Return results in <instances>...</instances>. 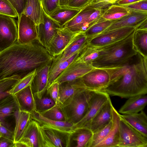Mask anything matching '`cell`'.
I'll use <instances>...</instances> for the list:
<instances>
[{"label": "cell", "mask_w": 147, "mask_h": 147, "mask_svg": "<svg viewBox=\"0 0 147 147\" xmlns=\"http://www.w3.org/2000/svg\"><path fill=\"white\" fill-rule=\"evenodd\" d=\"M53 58L37 40L25 44L17 41L0 52V80H20L34 70L51 63Z\"/></svg>", "instance_id": "6da1fadb"}, {"label": "cell", "mask_w": 147, "mask_h": 147, "mask_svg": "<svg viewBox=\"0 0 147 147\" xmlns=\"http://www.w3.org/2000/svg\"><path fill=\"white\" fill-rule=\"evenodd\" d=\"M104 69L110 81L101 91L125 98L147 94V58L138 53L117 66Z\"/></svg>", "instance_id": "7a4b0ae2"}, {"label": "cell", "mask_w": 147, "mask_h": 147, "mask_svg": "<svg viewBox=\"0 0 147 147\" xmlns=\"http://www.w3.org/2000/svg\"><path fill=\"white\" fill-rule=\"evenodd\" d=\"M134 31L120 41L100 48L99 56L91 63L92 67L101 69L114 67L136 55L138 52L133 43Z\"/></svg>", "instance_id": "3957f363"}, {"label": "cell", "mask_w": 147, "mask_h": 147, "mask_svg": "<svg viewBox=\"0 0 147 147\" xmlns=\"http://www.w3.org/2000/svg\"><path fill=\"white\" fill-rule=\"evenodd\" d=\"M95 91L86 90L82 92L59 107L65 121L73 125L80 121L86 115L91 98Z\"/></svg>", "instance_id": "277c9868"}, {"label": "cell", "mask_w": 147, "mask_h": 147, "mask_svg": "<svg viewBox=\"0 0 147 147\" xmlns=\"http://www.w3.org/2000/svg\"><path fill=\"white\" fill-rule=\"evenodd\" d=\"M37 126L38 147H69L71 133Z\"/></svg>", "instance_id": "5b68a950"}, {"label": "cell", "mask_w": 147, "mask_h": 147, "mask_svg": "<svg viewBox=\"0 0 147 147\" xmlns=\"http://www.w3.org/2000/svg\"><path fill=\"white\" fill-rule=\"evenodd\" d=\"M118 147H147V137L125 121L120 115Z\"/></svg>", "instance_id": "8992f818"}, {"label": "cell", "mask_w": 147, "mask_h": 147, "mask_svg": "<svg viewBox=\"0 0 147 147\" xmlns=\"http://www.w3.org/2000/svg\"><path fill=\"white\" fill-rule=\"evenodd\" d=\"M80 32H73L66 27L60 26L57 28L46 49L54 57L61 54Z\"/></svg>", "instance_id": "52a82bcc"}, {"label": "cell", "mask_w": 147, "mask_h": 147, "mask_svg": "<svg viewBox=\"0 0 147 147\" xmlns=\"http://www.w3.org/2000/svg\"><path fill=\"white\" fill-rule=\"evenodd\" d=\"M110 98L109 95L106 92L102 91H95L91 98L86 115L80 121L73 125L72 131L81 128L89 129L92 119Z\"/></svg>", "instance_id": "ba28073f"}, {"label": "cell", "mask_w": 147, "mask_h": 147, "mask_svg": "<svg viewBox=\"0 0 147 147\" xmlns=\"http://www.w3.org/2000/svg\"><path fill=\"white\" fill-rule=\"evenodd\" d=\"M133 27L119 28L100 34L88 39V44L100 48L120 41L129 35L135 30Z\"/></svg>", "instance_id": "9c48e42d"}, {"label": "cell", "mask_w": 147, "mask_h": 147, "mask_svg": "<svg viewBox=\"0 0 147 147\" xmlns=\"http://www.w3.org/2000/svg\"><path fill=\"white\" fill-rule=\"evenodd\" d=\"M13 18L0 15V52L9 47L17 41L18 27Z\"/></svg>", "instance_id": "30bf717a"}, {"label": "cell", "mask_w": 147, "mask_h": 147, "mask_svg": "<svg viewBox=\"0 0 147 147\" xmlns=\"http://www.w3.org/2000/svg\"><path fill=\"white\" fill-rule=\"evenodd\" d=\"M83 82L89 90L101 91L109 84L110 81L109 74L104 69L94 68L82 77Z\"/></svg>", "instance_id": "8fae6325"}, {"label": "cell", "mask_w": 147, "mask_h": 147, "mask_svg": "<svg viewBox=\"0 0 147 147\" xmlns=\"http://www.w3.org/2000/svg\"><path fill=\"white\" fill-rule=\"evenodd\" d=\"M18 17L17 42L25 44L37 40V25L34 22L23 13Z\"/></svg>", "instance_id": "7c38bea8"}, {"label": "cell", "mask_w": 147, "mask_h": 147, "mask_svg": "<svg viewBox=\"0 0 147 147\" xmlns=\"http://www.w3.org/2000/svg\"><path fill=\"white\" fill-rule=\"evenodd\" d=\"M94 68L90 63L78 62L74 60L53 82L60 84L75 80L82 78Z\"/></svg>", "instance_id": "4fadbf2b"}, {"label": "cell", "mask_w": 147, "mask_h": 147, "mask_svg": "<svg viewBox=\"0 0 147 147\" xmlns=\"http://www.w3.org/2000/svg\"><path fill=\"white\" fill-rule=\"evenodd\" d=\"M59 84V94L56 105L59 107L79 93L90 90L84 84L82 78Z\"/></svg>", "instance_id": "5bb4252c"}, {"label": "cell", "mask_w": 147, "mask_h": 147, "mask_svg": "<svg viewBox=\"0 0 147 147\" xmlns=\"http://www.w3.org/2000/svg\"><path fill=\"white\" fill-rule=\"evenodd\" d=\"M60 26L43 10V22L37 26V40L46 49L55 35L57 28Z\"/></svg>", "instance_id": "9a60e30c"}, {"label": "cell", "mask_w": 147, "mask_h": 147, "mask_svg": "<svg viewBox=\"0 0 147 147\" xmlns=\"http://www.w3.org/2000/svg\"><path fill=\"white\" fill-rule=\"evenodd\" d=\"M131 10V12L128 14L118 19L113 20L111 25L100 34L125 27L136 28L147 18V12Z\"/></svg>", "instance_id": "2e32d148"}, {"label": "cell", "mask_w": 147, "mask_h": 147, "mask_svg": "<svg viewBox=\"0 0 147 147\" xmlns=\"http://www.w3.org/2000/svg\"><path fill=\"white\" fill-rule=\"evenodd\" d=\"M51 64H47L36 69V74L30 84L34 97L41 98L47 90Z\"/></svg>", "instance_id": "e0dca14e"}, {"label": "cell", "mask_w": 147, "mask_h": 147, "mask_svg": "<svg viewBox=\"0 0 147 147\" xmlns=\"http://www.w3.org/2000/svg\"><path fill=\"white\" fill-rule=\"evenodd\" d=\"M112 105L110 98L92 119L90 125L89 129L93 133L104 127L112 121Z\"/></svg>", "instance_id": "ac0fdd59"}, {"label": "cell", "mask_w": 147, "mask_h": 147, "mask_svg": "<svg viewBox=\"0 0 147 147\" xmlns=\"http://www.w3.org/2000/svg\"><path fill=\"white\" fill-rule=\"evenodd\" d=\"M112 125L105 138L96 147H118L119 139L120 114L112 106Z\"/></svg>", "instance_id": "d6986e66"}, {"label": "cell", "mask_w": 147, "mask_h": 147, "mask_svg": "<svg viewBox=\"0 0 147 147\" xmlns=\"http://www.w3.org/2000/svg\"><path fill=\"white\" fill-rule=\"evenodd\" d=\"M88 44V39L84 32L80 33L61 54L54 57L51 65L66 60L75 52L83 49Z\"/></svg>", "instance_id": "ffe728a7"}, {"label": "cell", "mask_w": 147, "mask_h": 147, "mask_svg": "<svg viewBox=\"0 0 147 147\" xmlns=\"http://www.w3.org/2000/svg\"><path fill=\"white\" fill-rule=\"evenodd\" d=\"M30 114V118L41 126L69 133L72 132L73 125L66 121H57L48 119L35 110Z\"/></svg>", "instance_id": "44dd1931"}, {"label": "cell", "mask_w": 147, "mask_h": 147, "mask_svg": "<svg viewBox=\"0 0 147 147\" xmlns=\"http://www.w3.org/2000/svg\"><path fill=\"white\" fill-rule=\"evenodd\" d=\"M128 98L119 109V113L129 115L138 113L143 110L147 104L146 94L138 95Z\"/></svg>", "instance_id": "7402d4cb"}, {"label": "cell", "mask_w": 147, "mask_h": 147, "mask_svg": "<svg viewBox=\"0 0 147 147\" xmlns=\"http://www.w3.org/2000/svg\"><path fill=\"white\" fill-rule=\"evenodd\" d=\"M20 111L31 113L35 110L34 95L30 85L13 95Z\"/></svg>", "instance_id": "603a6c76"}, {"label": "cell", "mask_w": 147, "mask_h": 147, "mask_svg": "<svg viewBox=\"0 0 147 147\" xmlns=\"http://www.w3.org/2000/svg\"><path fill=\"white\" fill-rule=\"evenodd\" d=\"M96 9L89 7L82 9L78 13L63 26L74 32L85 31V24L90 15Z\"/></svg>", "instance_id": "cb8c5ba5"}, {"label": "cell", "mask_w": 147, "mask_h": 147, "mask_svg": "<svg viewBox=\"0 0 147 147\" xmlns=\"http://www.w3.org/2000/svg\"><path fill=\"white\" fill-rule=\"evenodd\" d=\"M120 115L131 126L147 137V116L143 110L135 114Z\"/></svg>", "instance_id": "d4e9b609"}, {"label": "cell", "mask_w": 147, "mask_h": 147, "mask_svg": "<svg viewBox=\"0 0 147 147\" xmlns=\"http://www.w3.org/2000/svg\"><path fill=\"white\" fill-rule=\"evenodd\" d=\"M93 134L90 129L86 128L72 131L70 135L69 147H89Z\"/></svg>", "instance_id": "484cf974"}, {"label": "cell", "mask_w": 147, "mask_h": 147, "mask_svg": "<svg viewBox=\"0 0 147 147\" xmlns=\"http://www.w3.org/2000/svg\"><path fill=\"white\" fill-rule=\"evenodd\" d=\"M22 13L34 21L37 26L43 22V10L40 0H27Z\"/></svg>", "instance_id": "4316f807"}, {"label": "cell", "mask_w": 147, "mask_h": 147, "mask_svg": "<svg viewBox=\"0 0 147 147\" xmlns=\"http://www.w3.org/2000/svg\"><path fill=\"white\" fill-rule=\"evenodd\" d=\"M19 107L13 95L11 94L0 100V123H7V119L14 116Z\"/></svg>", "instance_id": "83f0119b"}, {"label": "cell", "mask_w": 147, "mask_h": 147, "mask_svg": "<svg viewBox=\"0 0 147 147\" xmlns=\"http://www.w3.org/2000/svg\"><path fill=\"white\" fill-rule=\"evenodd\" d=\"M80 10L67 6H59L49 16L62 26L76 16Z\"/></svg>", "instance_id": "f1b7e54d"}, {"label": "cell", "mask_w": 147, "mask_h": 147, "mask_svg": "<svg viewBox=\"0 0 147 147\" xmlns=\"http://www.w3.org/2000/svg\"><path fill=\"white\" fill-rule=\"evenodd\" d=\"M26 147H38L37 123L30 119L19 141Z\"/></svg>", "instance_id": "f546056e"}, {"label": "cell", "mask_w": 147, "mask_h": 147, "mask_svg": "<svg viewBox=\"0 0 147 147\" xmlns=\"http://www.w3.org/2000/svg\"><path fill=\"white\" fill-rule=\"evenodd\" d=\"M14 117L15 125L13 131L14 142H18L21 139L23 133L30 119V113L24 111H17Z\"/></svg>", "instance_id": "4dcf8cb0"}, {"label": "cell", "mask_w": 147, "mask_h": 147, "mask_svg": "<svg viewBox=\"0 0 147 147\" xmlns=\"http://www.w3.org/2000/svg\"><path fill=\"white\" fill-rule=\"evenodd\" d=\"M82 50V49L80 50L75 52L65 60L59 62L54 65H51L49 74L48 87L76 59Z\"/></svg>", "instance_id": "1f68e13d"}, {"label": "cell", "mask_w": 147, "mask_h": 147, "mask_svg": "<svg viewBox=\"0 0 147 147\" xmlns=\"http://www.w3.org/2000/svg\"><path fill=\"white\" fill-rule=\"evenodd\" d=\"M131 9L124 6L113 4L105 9L100 19L113 21L118 19L129 14Z\"/></svg>", "instance_id": "d6a6232c"}, {"label": "cell", "mask_w": 147, "mask_h": 147, "mask_svg": "<svg viewBox=\"0 0 147 147\" xmlns=\"http://www.w3.org/2000/svg\"><path fill=\"white\" fill-rule=\"evenodd\" d=\"M133 43L136 51L147 58V30L135 29L133 37Z\"/></svg>", "instance_id": "836d02e7"}, {"label": "cell", "mask_w": 147, "mask_h": 147, "mask_svg": "<svg viewBox=\"0 0 147 147\" xmlns=\"http://www.w3.org/2000/svg\"><path fill=\"white\" fill-rule=\"evenodd\" d=\"M100 51V48L94 47L88 44L80 51L74 61L91 64L99 56Z\"/></svg>", "instance_id": "e575fe53"}, {"label": "cell", "mask_w": 147, "mask_h": 147, "mask_svg": "<svg viewBox=\"0 0 147 147\" xmlns=\"http://www.w3.org/2000/svg\"><path fill=\"white\" fill-rule=\"evenodd\" d=\"M113 21L103 20L100 19L98 22L89 27L84 32L88 39H90L102 33L111 25Z\"/></svg>", "instance_id": "d590c367"}, {"label": "cell", "mask_w": 147, "mask_h": 147, "mask_svg": "<svg viewBox=\"0 0 147 147\" xmlns=\"http://www.w3.org/2000/svg\"><path fill=\"white\" fill-rule=\"evenodd\" d=\"M34 99L35 110L40 113L50 109L56 104L55 101L49 95L47 90L41 98L34 97Z\"/></svg>", "instance_id": "8d00e7d4"}, {"label": "cell", "mask_w": 147, "mask_h": 147, "mask_svg": "<svg viewBox=\"0 0 147 147\" xmlns=\"http://www.w3.org/2000/svg\"><path fill=\"white\" fill-rule=\"evenodd\" d=\"M112 125V121L107 125L93 133L89 147H96L107 137Z\"/></svg>", "instance_id": "74e56055"}, {"label": "cell", "mask_w": 147, "mask_h": 147, "mask_svg": "<svg viewBox=\"0 0 147 147\" xmlns=\"http://www.w3.org/2000/svg\"><path fill=\"white\" fill-rule=\"evenodd\" d=\"M13 78L0 80V100L11 95L9 92L19 81Z\"/></svg>", "instance_id": "f35d334b"}, {"label": "cell", "mask_w": 147, "mask_h": 147, "mask_svg": "<svg viewBox=\"0 0 147 147\" xmlns=\"http://www.w3.org/2000/svg\"><path fill=\"white\" fill-rule=\"evenodd\" d=\"M40 113L45 117L51 119L60 121H65L60 108L56 105Z\"/></svg>", "instance_id": "ab89813d"}, {"label": "cell", "mask_w": 147, "mask_h": 147, "mask_svg": "<svg viewBox=\"0 0 147 147\" xmlns=\"http://www.w3.org/2000/svg\"><path fill=\"white\" fill-rule=\"evenodd\" d=\"M36 69L20 80L13 88L9 92V94L14 95L27 86L30 85L36 74Z\"/></svg>", "instance_id": "60d3db41"}, {"label": "cell", "mask_w": 147, "mask_h": 147, "mask_svg": "<svg viewBox=\"0 0 147 147\" xmlns=\"http://www.w3.org/2000/svg\"><path fill=\"white\" fill-rule=\"evenodd\" d=\"M118 0H89L84 7H89L95 9H103L115 4Z\"/></svg>", "instance_id": "b9f144b4"}, {"label": "cell", "mask_w": 147, "mask_h": 147, "mask_svg": "<svg viewBox=\"0 0 147 147\" xmlns=\"http://www.w3.org/2000/svg\"><path fill=\"white\" fill-rule=\"evenodd\" d=\"M0 15L13 18L18 17L16 11L8 0H0Z\"/></svg>", "instance_id": "7bdbcfd3"}, {"label": "cell", "mask_w": 147, "mask_h": 147, "mask_svg": "<svg viewBox=\"0 0 147 147\" xmlns=\"http://www.w3.org/2000/svg\"><path fill=\"white\" fill-rule=\"evenodd\" d=\"M40 0L44 11L48 16L59 6V0Z\"/></svg>", "instance_id": "ee69618b"}, {"label": "cell", "mask_w": 147, "mask_h": 147, "mask_svg": "<svg viewBox=\"0 0 147 147\" xmlns=\"http://www.w3.org/2000/svg\"><path fill=\"white\" fill-rule=\"evenodd\" d=\"M104 9H96L88 17L85 24V31L89 27L98 22Z\"/></svg>", "instance_id": "f6af8a7d"}, {"label": "cell", "mask_w": 147, "mask_h": 147, "mask_svg": "<svg viewBox=\"0 0 147 147\" xmlns=\"http://www.w3.org/2000/svg\"><path fill=\"white\" fill-rule=\"evenodd\" d=\"M124 6L131 9L147 12V0H141Z\"/></svg>", "instance_id": "bcb514c9"}, {"label": "cell", "mask_w": 147, "mask_h": 147, "mask_svg": "<svg viewBox=\"0 0 147 147\" xmlns=\"http://www.w3.org/2000/svg\"><path fill=\"white\" fill-rule=\"evenodd\" d=\"M0 132L1 136L14 142L13 131L11 130L7 123H0Z\"/></svg>", "instance_id": "7dc6e473"}, {"label": "cell", "mask_w": 147, "mask_h": 147, "mask_svg": "<svg viewBox=\"0 0 147 147\" xmlns=\"http://www.w3.org/2000/svg\"><path fill=\"white\" fill-rule=\"evenodd\" d=\"M59 86L57 82H53L48 87L47 90L48 94L55 101L56 104L58 95Z\"/></svg>", "instance_id": "c3c4849f"}, {"label": "cell", "mask_w": 147, "mask_h": 147, "mask_svg": "<svg viewBox=\"0 0 147 147\" xmlns=\"http://www.w3.org/2000/svg\"><path fill=\"white\" fill-rule=\"evenodd\" d=\"M16 11L18 16L22 13L27 0H8Z\"/></svg>", "instance_id": "681fc988"}, {"label": "cell", "mask_w": 147, "mask_h": 147, "mask_svg": "<svg viewBox=\"0 0 147 147\" xmlns=\"http://www.w3.org/2000/svg\"><path fill=\"white\" fill-rule=\"evenodd\" d=\"M89 0H71L67 6L80 9L83 8Z\"/></svg>", "instance_id": "f907efd6"}, {"label": "cell", "mask_w": 147, "mask_h": 147, "mask_svg": "<svg viewBox=\"0 0 147 147\" xmlns=\"http://www.w3.org/2000/svg\"><path fill=\"white\" fill-rule=\"evenodd\" d=\"M0 147H15V143L2 136L0 137Z\"/></svg>", "instance_id": "816d5d0a"}, {"label": "cell", "mask_w": 147, "mask_h": 147, "mask_svg": "<svg viewBox=\"0 0 147 147\" xmlns=\"http://www.w3.org/2000/svg\"><path fill=\"white\" fill-rule=\"evenodd\" d=\"M141 0H119L117 1L116 4L124 6L131 4Z\"/></svg>", "instance_id": "f5cc1de1"}, {"label": "cell", "mask_w": 147, "mask_h": 147, "mask_svg": "<svg viewBox=\"0 0 147 147\" xmlns=\"http://www.w3.org/2000/svg\"><path fill=\"white\" fill-rule=\"evenodd\" d=\"M136 29L147 30V18L140 23L135 28Z\"/></svg>", "instance_id": "db71d44e"}, {"label": "cell", "mask_w": 147, "mask_h": 147, "mask_svg": "<svg viewBox=\"0 0 147 147\" xmlns=\"http://www.w3.org/2000/svg\"><path fill=\"white\" fill-rule=\"evenodd\" d=\"M71 0H59V6H67Z\"/></svg>", "instance_id": "11a10c76"}, {"label": "cell", "mask_w": 147, "mask_h": 147, "mask_svg": "<svg viewBox=\"0 0 147 147\" xmlns=\"http://www.w3.org/2000/svg\"><path fill=\"white\" fill-rule=\"evenodd\" d=\"M26 147L25 145L22 143L18 142L15 143V147Z\"/></svg>", "instance_id": "9f6ffc18"}, {"label": "cell", "mask_w": 147, "mask_h": 147, "mask_svg": "<svg viewBox=\"0 0 147 147\" xmlns=\"http://www.w3.org/2000/svg\"><path fill=\"white\" fill-rule=\"evenodd\" d=\"M1 136V133H0V137Z\"/></svg>", "instance_id": "6f0895ef"}]
</instances>
